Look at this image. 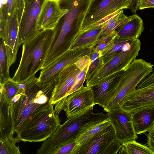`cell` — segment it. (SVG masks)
I'll use <instances>...</instances> for the list:
<instances>
[{"label":"cell","mask_w":154,"mask_h":154,"mask_svg":"<svg viewBox=\"0 0 154 154\" xmlns=\"http://www.w3.org/2000/svg\"><path fill=\"white\" fill-rule=\"evenodd\" d=\"M135 40L117 35L100 53L102 67L122 51L129 49Z\"/></svg>","instance_id":"cell-20"},{"label":"cell","mask_w":154,"mask_h":154,"mask_svg":"<svg viewBox=\"0 0 154 154\" xmlns=\"http://www.w3.org/2000/svg\"><path fill=\"white\" fill-rule=\"evenodd\" d=\"M154 83V70L143 79L137 86V88H140L147 86Z\"/></svg>","instance_id":"cell-35"},{"label":"cell","mask_w":154,"mask_h":154,"mask_svg":"<svg viewBox=\"0 0 154 154\" xmlns=\"http://www.w3.org/2000/svg\"><path fill=\"white\" fill-rule=\"evenodd\" d=\"M147 141L148 146L154 152V126L149 131Z\"/></svg>","instance_id":"cell-37"},{"label":"cell","mask_w":154,"mask_h":154,"mask_svg":"<svg viewBox=\"0 0 154 154\" xmlns=\"http://www.w3.org/2000/svg\"><path fill=\"white\" fill-rule=\"evenodd\" d=\"M153 66L143 59L134 60L123 71L116 91L104 110L108 112L118 107L125 96L152 72Z\"/></svg>","instance_id":"cell-4"},{"label":"cell","mask_w":154,"mask_h":154,"mask_svg":"<svg viewBox=\"0 0 154 154\" xmlns=\"http://www.w3.org/2000/svg\"><path fill=\"white\" fill-rule=\"evenodd\" d=\"M95 105L91 87L83 86L67 97L63 110L68 118L80 115Z\"/></svg>","instance_id":"cell-12"},{"label":"cell","mask_w":154,"mask_h":154,"mask_svg":"<svg viewBox=\"0 0 154 154\" xmlns=\"http://www.w3.org/2000/svg\"><path fill=\"white\" fill-rule=\"evenodd\" d=\"M154 105V83L144 87L135 88L123 98L119 107L129 112L140 108Z\"/></svg>","instance_id":"cell-14"},{"label":"cell","mask_w":154,"mask_h":154,"mask_svg":"<svg viewBox=\"0 0 154 154\" xmlns=\"http://www.w3.org/2000/svg\"><path fill=\"white\" fill-rule=\"evenodd\" d=\"M130 16L129 20L117 30V35L134 39H137L144 30L143 21L136 14Z\"/></svg>","instance_id":"cell-21"},{"label":"cell","mask_w":154,"mask_h":154,"mask_svg":"<svg viewBox=\"0 0 154 154\" xmlns=\"http://www.w3.org/2000/svg\"><path fill=\"white\" fill-rule=\"evenodd\" d=\"M134 128L137 134L149 131L154 126V105L131 112Z\"/></svg>","instance_id":"cell-18"},{"label":"cell","mask_w":154,"mask_h":154,"mask_svg":"<svg viewBox=\"0 0 154 154\" xmlns=\"http://www.w3.org/2000/svg\"><path fill=\"white\" fill-rule=\"evenodd\" d=\"M122 143L116 139L111 141L101 154H116L121 147Z\"/></svg>","instance_id":"cell-34"},{"label":"cell","mask_w":154,"mask_h":154,"mask_svg":"<svg viewBox=\"0 0 154 154\" xmlns=\"http://www.w3.org/2000/svg\"><path fill=\"white\" fill-rule=\"evenodd\" d=\"M0 38V84H2L11 78L4 42L2 38Z\"/></svg>","instance_id":"cell-28"},{"label":"cell","mask_w":154,"mask_h":154,"mask_svg":"<svg viewBox=\"0 0 154 154\" xmlns=\"http://www.w3.org/2000/svg\"><path fill=\"white\" fill-rule=\"evenodd\" d=\"M105 23L75 34L70 39L68 49L86 46H94L99 39L102 27Z\"/></svg>","instance_id":"cell-19"},{"label":"cell","mask_w":154,"mask_h":154,"mask_svg":"<svg viewBox=\"0 0 154 154\" xmlns=\"http://www.w3.org/2000/svg\"><path fill=\"white\" fill-rule=\"evenodd\" d=\"M90 63L86 66L78 75L73 85L68 93V96L83 86Z\"/></svg>","instance_id":"cell-32"},{"label":"cell","mask_w":154,"mask_h":154,"mask_svg":"<svg viewBox=\"0 0 154 154\" xmlns=\"http://www.w3.org/2000/svg\"><path fill=\"white\" fill-rule=\"evenodd\" d=\"M9 104L7 102H0V137H8L11 132L12 128L11 116Z\"/></svg>","instance_id":"cell-22"},{"label":"cell","mask_w":154,"mask_h":154,"mask_svg":"<svg viewBox=\"0 0 154 154\" xmlns=\"http://www.w3.org/2000/svg\"><path fill=\"white\" fill-rule=\"evenodd\" d=\"M115 139V132L111 125L81 145L74 154H101L107 146Z\"/></svg>","instance_id":"cell-15"},{"label":"cell","mask_w":154,"mask_h":154,"mask_svg":"<svg viewBox=\"0 0 154 154\" xmlns=\"http://www.w3.org/2000/svg\"><path fill=\"white\" fill-rule=\"evenodd\" d=\"M114 132L116 139L121 143L137 138L134 130L131 112L125 111L119 106L107 113Z\"/></svg>","instance_id":"cell-11"},{"label":"cell","mask_w":154,"mask_h":154,"mask_svg":"<svg viewBox=\"0 0 154 154\" xmlns=\"http://www.w3.org/2000/svg\"><path fill=\"white\" fill-rule=\"evenodd\" d=\"M140 0H131V2L129 9L132 13H135L138 9V6Z\"/></svg>","instance_id":"cell-39"},{"label":"cell","mask_w":154,"mask_h":154,"mask_svg":"<svg viewBox=\"0 0 154 154\" xmlns=\"http://www.w3.org/2000/svg\"><path fill=\"white\" fill-rule=\"evenodd\" d=\"M17 9L16 0H0V28L8 25Z\"/></svg>","instance_id":"cell-25"},{"label":"cell","mask_w":154,"mask_h":154,"mask_svg":"<svg viewBox=\"0 0 154 154\" xmlns=\"http://www.w3.org/2000/svg\"><path fill=\"white\" fill-rule=\"evenodd\" d=\"M54 106L51 104L33 116L22 131L20 141L30 142L44 141L53 134L60 125V118L54 111Z\"/></svg>","instance_id":"cell-5"},{"label":"cell","mask_w":154,"mask_h":154,"mask_svg":"<svg viewBox=\"0 0 154 154\" xmlns=\"http://www.w3.org/2000/svg\"><path fill=\"white\" fill-rule=\"evenodd\" d=\"M141 45L140 40L135 39L129 49L121 51L86 81V86L92 87L97 85L112 74L125 70L136 59Z\"/></svg>","instance_id":"cell-7"},{"label":"cell","mask_w":154,"mask_h":154,"mask_svg":"<svg viewBox=\"0 0 154 154\" xmlns=\"http://www.w3.org/2000/svg\"><path fill=\"white\" fill-rule=\"evenodd\" d=\"M94 45L68 49L54 62L41 70L38 82L40 84L56 82L59 74L68 65L76 63L85 56L90 57Z\"/></svg>","instance_id":"cell-8"},{"label":"cell","mask_w":154,"mask_h":154,"mask_svg":"<svg viewBox=\"0 0 154 154\" xmlns=\"http://www.w3.org/2000/svg\"><path fill=\"white\" fill-rule=\"evenodd\" d=\"M17 4V11L18 17H21L23 7V0H16Z\"/></svg>","instance_id":"cell-38"},{"label":"cell","mask_w":154,"mask_h":154,"mask_svg":"<svg viewBox=\"0 0 154 154\" xmlns=\"http://www.w3.org/2000/svg\"><path fill=\"white\" fill-rule=\"evenodd\" d=\"M90 62V57L85 56L76 63L67 65L61 71L49 101L55 105L54 111L58 114L63 110L69 91L77 77L83 69Z\"/></svg>","instance_id":"cell-6"},{"label":"cell","mask_w":154,"mask_h":154,"mask_svg":"<svg viewBox=\"0 0 154 154\" xmlns=\"http://www.w3.org/2000/svg\"><path fill=\"white\" fill-rule=\"evenodd\" d=\"M35 75L23 82V91L16 95L9 103L12 128L8 137L16 143L20 141L23 131L36 114L48 107L56 82L40 84Z\"/></svg>","instance_id":"cell-1"},{"label":"cell","mask_w":154,"mask_h":154,"mask_svg":"<svg viewBox=\"0 0 154 154\" xmlns=\"http://www.w3.org/2000/svg\"><path fill=\"white\" fill-rule=\"evenodd\" d=\"M14 143L8 137L0 139V154H20L19 146H16Z\"/></svg>","instance_id":"cell-30"},{"label":"cell","mask_w":154,"mask_h":154,"mask_svg":"<svg viewBox=\"0 0 154 154\" xmlns=\"http://www.w3.org/2000/svg\"><path fill=\"white\" fill-rule=\"evenodd\" d=\"M154 8V0H140L138 6L139 10Z\"/></svg>","instance_id":"cell-36"},{"label":"cell","mask_w":154,"mask_h":154,"mask_svg":"<svg viewBox=\"0 0 154 154\" xmlns=\"http://www.w3.org/2000/svg\"><path fill=\"white\" fill-rule=\"evenodd\" d=\"M76 146L75 140L55 148L50 154H73Z\"/></svg>","instance_id":"cell-33"},{"label":"cell","mask_w":154,"mask_h":154,"mask_svg":"<svg viewBox=\"0 0 154 154\" xmlns=\"http://www.w3.org/2000/svg\"><path fill=\"white\" fill-rule=\"evenodd\" d=\"M18 30L19 21L16 10L8 25L0 28V38L4 42L9 68L15 63L18 49L21 45Z\"/></svg>","instance_id":"cell-13"},{"label":"cell","mask_w":154,"mask_h":154,"mask_svg":"<svg viewBox=\"0 0 154 154\" xmlns=\"http://www.w3.org/2000/svg\"><path fill=\"white\" fill-rule=\"evenodd\" d=\"M123 71L113 73L97 85L92 87L95 105L104 109L114 95Z\"/></svg>","instance_id":"cell-17"},{"label":"cell","mask_w":154,"mask_h":154,"mask_svg":"<svg viewBox=\"0 0 154 154\" xmlns=\"http://www.w3.org/2000/svg\"><path fill=\"white\" fill-rule=\"evenodd\" d=\"M111 125L110 121L108 118L101 122L92 125L84 131L75 139L77 146L73 154L81 145L99 131Z\"/></svg>","instance_id":"cell-24"},{"label":"cell","mask_w":154,"mask_h":154,"mask_svg":"<svg viewBox=\"0 0 154 154\" xmlns=\"http://www.w3.org/2000/svg\"><path fill=\"white\" fill-rule=\"evenodd\" d=\"M92 106L83 113L75 117L68 118L60 125L49 138L43 141L37 150L38 154H50L55 148L72 141L84 131L90 127L107 119V114L94 113Z\"/></svg>","instance_id":"cell-3"},{"label":"cell","mask_w":154,"mask_h":154,"mask_svg":"<svg viewBox=\"0 0 154 154\" xmlns=\"http://www.w3.org/2000/svg\"><path fill=\"white\" fill-rule=\"evenodd\" d=\"M117 35V31L116 30L101 37L98 40L96 45L93 47L92 50L100 54Z\"/></svg>","instance_id":"cell-31"},{"label":"cell","mask_w":154,"mask_h":154,"mask_svg":"<svg viewBox=\"0 0 154 154\" xmlns=\"http://www.w3.org/2000/svg\"><path fill=\"white\" fill-rule=\"evenodd\" d=\"M46 1L23 0V9L19 20L18 33L21 45L37 32V22Z\"/></svg>","instance_id":"cell-10"},{"label":"cell","mask_w":154,"mask_h":154,"mask_svg":"<svg viewBox=\"0 0 154 154\" xmlns=\"http://www.w3.org/2000/svg\"><path fill=\"white\" fill-rule=\"evenodd\" d=\"M54 33V29L40 30L24 42L20 61L11 78L13 81L23 82L42 70Z\"/></svg>","instance_id":"cell-2"},{"label":"cell","mask_w":154,"mask_h":154,"mask_svg":"<svg viewBox=\"0 0 154 154\" xmlns=\"http://www.w3.org/2000/svg\"><path fill=\"white\" fill-rule=\"evenodd\" d=\"M130 18V16H126L124 14L123 10H121L104 24L102 27L99 39L120 28L129 20Z\"/></svg>","instance_id":"cell-23"},{"label":"cell","mask_w":154,"mask_h":154,"mask_svg":"<svg viewBox=\"0 0 154 154\" xmlns=\"http://www.w3.org/2000/svg\"><path fill=\"white\" fill-rule=\"evenodd\" d=\"M131 2V0H91L80 32L119 10L129 9Z\"/></svg>","instance_id":"cell-9"},{"label":"cell","mask_w":154,"mask_h":154,"mask_svg":"<svg viewBox=\"0 0 154 154\" xmlns=\"http://www.w3.org/2000/svg\"><path fill=\"white\" fill-rule=\"evenodd\" d=\"M57 0H46L41 10L37 26V31L54 29L60 19L67 11Z\"/></svg>","instance_id":"cell-16"},{"label":"cell","mask_w":154,"mask_h":154,"mask_svg":"<svg viewBox=\"0 0 154 154\" xmlns=\"http://www.w3.org/2000/svg\"><path fill=\"white\" fill-rule=\"evenodd\" d=\"M119 154H154L149 147L132 140L122 143L118 153Z\"/></svg>","instance_id":"cell-26"},{"label":"cell","mask_w":154,"mask_h":154,"mask_svg":"<svg viewBox=\"0 0 154 154\" xmlns=\"http://www.w3.org/2000/svg\"><path fill=\"white\" fill-rule=\"evenodd\" d=\"M90 59V62L85 77L86 81L90 79L102 66L100 53L92 50Z\"/></svg>","instance_id":"cell-29"},{"label":"cell","mask_w":154,"mask_h":154,"mask_svg":"<svg viewBox=\"0 0 154 154\" xmlns=\"http://www.w3.org/2000/svg\"><path fill=\"white\" fill-rule=\"evenodd\" d=\"M0 85V102H7L9 104L16 95L22 91L19 83L13 81L11 78Z\"/></svg>","instance_id":"cell-27"}]
</instances>
